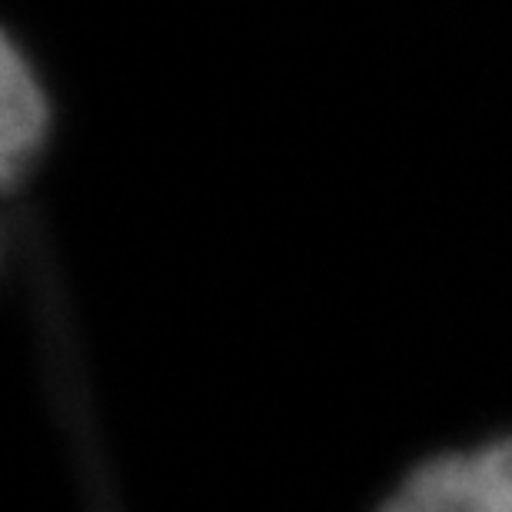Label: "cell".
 <instances>
[{"mask_svg":"<svg viewBox=\"0 0 512 512\" xmlns=\"http://www.w3.org/2000/svg\"><path fill=\"white\" fill-rule=\"evenodd\" d=\"M376 512H512V439L426 459Z\"/></svg>","mask_w":512,"mask_h":512,"instance_id":"1","label":"cell"},{"mask_svg":"<svg viewBox=\"0 0 512 512\" xmlns=\"http://www.w3.org/2000/svg\"><path fill=\"white\" fill-rule=\"evenodd\" d=\"M50 110L40 80L20 50L4 44L0 57V170L4 183H14L20 170L37 157L40 143L47 137Z\"/></svg>","mask_w":512,"mask_h":512,"instance_id":"2","label":"cell"}]
</instances>
